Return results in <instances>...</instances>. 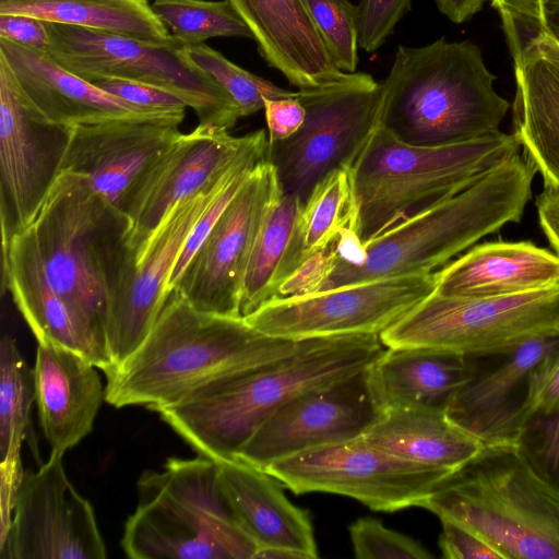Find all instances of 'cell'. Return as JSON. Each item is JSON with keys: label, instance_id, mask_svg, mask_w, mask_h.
Instances as JSON below:
<instances>
[{"label": "cell", "instance_id": "obj_22", "mask_svg": "<svg viewBox=\"0 0 559 559\" xmlns=\"http://www.w3.org/2000/svg\"><path fill=\"white\" fill-rule=\"evenodd\" d=\"M559 349V331L525 341L511 349L487 356L489 366L454 395L449 417L485 444L514 442L522 425L528 380L551 353Z\"/></svg>", "mask_w": 559, "mask_h": 559}, {"label": "cell", "instance_id": "obj_2", "mask_svg": "<svg viewBox=\"0 0 559 559\" xmlns=\"http://www.w3.org/2000/svg\"><path fill=\"white\" fill-rule=\"evenodd\" d=\"M535 168L520 153L460 193L427 207L361 243L347 234L329 247L317 292L355 283L432 274L509 223L532 198Z\"/></svg>", "mask_w": 559, "mask_h": 559}, {"label": "cell", "instance_id": "obj_44", "mask_svg": "<svg viewBox=\"0 0 559 559\" xmlns=\"http://www.w3.org/2000/svg\"><path fill=\"white\" fill-rule=\"evenodd\" d=\"M263 102L269 143L290 138L302 126L306 110L297 95L285 98H264Z\"/></svg>", "mask_w": 559, "mask_h": 559}, {"label": "cell", "instance_id": "obj_3", "mask_svg": "<svg viewBox=\"0 0 559 559\" xmlns=\"http://www.w3.org/2000/svg\"><path fill=\"white\" fill-rule=\"evenodd\" d=\"M299 341L265 335L243 317L199 311L170 292L142 344L106 374L105 401L155 411L225 373L286 355Z\"/></svg>", "mask_w": 559, "mask_h": 559}, {"label": "cell", "instance_id": "obj_8", "mask_svg": "<svg viewBox=\"0 0 559 559\" xmlns=\"http://www.w3.org/2000/svg\"><path fill=\"white\" fill-rule=\"evenodd\" d=\"M138 504L121 547L132 559H254L258 545L235 519L217 462L169 457L138 480Z\"/></svg>", "mask_w": 559, "mask_h": 559}, {"label": "cell", "instance_id": "obj_42", "mask_svg": "<svg viewBox=\"0 0 559 559\" xmlns=\"http://www.w3.org/2000/svg\"><path fill=\"white\" fill-rule=\"evenodd\" d=\"M90 83L127 103L141 107L154 109H186L188 107L178 96L136 81L103 78Z\"/></svg>", "mask_w": 559, "mask_h": 559}, {"label": "cell", "instance_id": "obj_11", "mask_svg": "<svg viewBox=\"0 0 559 559\" xmlns=\"http://www.w3.org/2000/svg\"><path fill=\"white\" fill-rule=\"evenodd\" d=\"M382 93V84L362 72L298 90L306 110L302 126L266 151L282 191L305 202L330 174L352 168L379 124Z\"/></svg>", "mask_w": 559, "mask_h": 559}, {"label": "cell", "instance_id": "obj_13", "mask_svg": "<svg viewBox=\"0 0 559 559\" xmlns=\"http://www.w3.org/2000/svg\"><path fill=\"white\" fill-rule=\"evenodd\" d=\"M432 274L355 283L299 296H276L243 317L259 332L287 340L377 334L435 290Z\"/></svg>", "mask_w": 559, "mask_h": 559}, {"label": "cell", "instance_id": "obj_27", "mask_svg": "<svg viewBox=\"0 0 559 559\" xmlns=\"http://www.w3.org/2000/svg\"><path fill=\"white\" fill-rule=\"evenodd\" d=\"M217 465L225 499L259 550L284 549L301 559L318 558L309 512L286 498L277 479L241 460Z\"/></svg>", "mask_w": 559, "mask_h": 559}, {"label": "cell", "instance_id": "obj_7", "mask_svg": "<svg viewBox=\"0 0 559 559\" xmlns=\"http://www.w3.org/2000/svg\"><path fill=\"white\" fill-rule=\"evenodd\" d=\"M420 507L474 532L502 559H559V491L513 442L485 444Z\"/></svg>", "mask_w": 559, "mask_h": 559}, {"label": "cell", "instance_id": "obj_1", "mask_svg": "<svg viewBox=\"0 0 559 559\" xmlns=\"http://www.w3.org/2000/svg\"><path fill=\"white\" fill-rule=\"evenodd\" d=\"M385 349L377 334L300 340L286 355L217 377L155 412L200 455L217 463L236 460L290 399L367 369Z\"/></svg>", "mask_w": 559, "mask_h": 559}, {"label": "cell", "instance_id": "obj_28", "mask_svg": "<svg viewBox=\"0 0 559 559\" xmlns=\"http://www.w3.org/2000/svg\"><path fill=\"white\" fill-rule=\"evenodd\" d=\"M435 292L455 297L522 294L559 284V255L532 241L473 246L433 273Z\"/></svg>", "mask_w": 559, "mask_h": 559}, {"label": "cell", "instance_id": "obj_12", "mask_svg": "<svg viewBox=\"0 0 559 559\" xmlns=\"http://www.w3.org/2000/svg\"><path fill=\"white\" fill-rule=\"evenodd\" d=\"M264 471L297 495L337 493L384 512L420 507L456 473L403 460L360 437L281 459Z\"/></svg>", "mask_w": 559, "mask_h": 559}, {"label": "cell", "instance_id": "obj_14", "mask_svg": "<svg viewBox=\"0 0 559 559\" xmlns=\"http://www.w3.org/2000/svg\"><path fill=\"white\" fill-rule=\"evenodd\" d=\"M73 127L43 115L0 57L1 240L28 227L60 174Z\"/></svg>", "mask_w": 559, "mask_h": 559}, {"label": "cell", "instance_id": "obj_9", "mask_svg": "<svg viewBox=\"0 0 559 559\" xmlns=\"http://www.w3.org/2000/svg\"><path fill=\"white\" fill-rule=\"evenodd\" d=\"M46 24L47 53L87 82L115 78L165 90L195 111L198 126L214 131H228L242 118L229 94L185 56L183 45L175 37L154 44L99 29Z\"/></svg>", "mask_w": 559, "mask_h": 559}, {"label": "cell", "instance_id": "obj_25", "mask_svg": "<svg viewBox=\"0 0 559 559\" xmlns=\"http://www.w3.org/2000/svg\"><path fill=\"white\" fill-rule=\"evenodd\" d=\"M11 292L14 304L37 343H52L90 360L105 374L114 364L107 349L73 314L50 285L31 227L15 233L9 245L1 294Z\"/></svg>", "mask_w": 559, "mask_h": 559}, {"label": "cell", "instance_id": "obj_10", "mask_svg": "<svg viewBox=\"0 0 559 559\" xmlns=\"http://www.w3.org/2000/svg\"><path fill=\"white\" fill-rule=\"evenodd\" d=\"M559 331V284L495 297L435 290L380 334L386 348L417 347L485 357Z\"/></svg>", "mask_w": 559, "mask_h": 559}, {"label": "cell", "instance_id": "obj_43", "mask_svg": "<svg viewBox=\"0 0 559 559\" xmlns=\"http://www.w3.org/2000/svg\"><path fill=\"white\" fill-rule=\"evenodd\" d=\"M439 547L447 559H502L484 538L450 520H440Z\"/></svg>", "mask_w": 559, "mask_h": 559}, {"label": "cell", "instance_id": "obj_19", "mask_svg": "<svg viewBox=\"0 0 559 559\" xmlns=\"http://www.w3.org/2000/svg\"><path fill=\"white\" fill-rule=\"evenodd\" d=\"M180 135L178 126L153 120L74 126L60 173L82 177L127 214L150 170Z\"/></svg>", "mask_w": 559, "mask_h": 559}, {"label": "cell", "instance_id": "obj_31", "mask_svg": "<svg viewBox=\"0 0 559 559\" xmlns=\"http://www.w3.org/2000/svg\"><path fill=\"white\" fill-rule=\"evenodd\" d=\"M34 403L33 368L23 359L15 340L4 334L0 344L1 537L10 526L14 499L24 475L23 441L27 442L38 467L43 464L32 425Z\"/></svg>", "mask_w": 559, "mask_h": 559}, {"label": "cell", "instance_id": "obj_38", "mask_svg": "<svg viewBox=\"0 0 559 559\" xmlns=\"http://www.w3.org/2000/svg\"><path fill=\"white\" fill-rule=\"evenodd\" d=\"M513 443L530 466L559 491V409L525 419Z\"/></svg>", "mask_w": 559, "mask_h": 559}, {"label": "cell", "instance_id": "obj_48", "mask_svg": "<svg viewBox=\"0 0 559 559\" xmlns=\"http://www.w3.org/2000/svg\"><path fill=\"white\" fill-rule=\"evenodd\" d=\"M438 10L454 23H463L478 13L491 0H435Z\"/></svg>", "mask_w": 559, "mask_h": 559}, {"label": "cell", "instance_id": "obj_23", "mask_svg": "<svg viewBox=\"0 0 559 559\" xmlns=\"http://www.w3.org/2000/svg\"><path fill=\"white\" fill-rule=\"evenodd\" d=\"M511 51L516 84L512 133L544 186L559 188V40L536 31Z\"/></svg>", "mask_w": 559, "mask_h": 559}, {"label": "cell", "instance_id": "obj_50", "mask_svg": "<svg viewBox=\"0 0 559 559\" xmlns=\"http://www.w3.org/2000/svg\"><path fill=\"white\" fill-rule=\"evenodd\" d=\"M545 8L559 7V0H543Z\"/></svg>", "mask_w": 559, "mask_h": 559}, {"label": "cell", "instance_id": "obj_46", "mask_svg": "<svg viewBox=\"0 0 559 559\" xmlns=\"http://www.w3.org/2000/svg\"><path fill=\"white\" fill-rule=\"evenodd\" d=\"M502 20L506 34L518 32L519 25L535 32L545 26V5L543 0H491Z\"/></svg>", "mask_w": 559, "mask_h": 559}, {"label": "cell", "instance_id": "obj_45", "mask_svg": "<svg viewBox=\"0 0 559 559\" xmlns=\"http://www.w3.org/2000/svg\"><path fill=\"white\" fill-rule=\"evenodd\" d=\"M0 38L47 52L49 33L46 21L20 14H0Z\"/></svg>", "mask_w": 559, "mask_h": 559}, {"label": "cell", "instance_id": "obj_32", "mask_svg": "<svg viewBox=\"0 0 559 559\" xmlns=\"http://www.w3.org/2000/svg\"><path fill=\"white\" fill-rule=\"evenodd\" d=\"M0 14L27 15L154 44L174 39L148 0H0Z\"/></svg>", "mask_w": 559, "mask_h": 559}, {"label": "cell", "instance_id": "obj_49", "mask_svg": "<svg viewBox=\"0 0 559 559\" xmlns=\"http://www.w3.org/2000/svg\"><path fill=\"white\" fill-rule=\"evenodd\" d=\"M559 40V7L545 8V26L543 29Z\"/></svg>", "mask_w": 559, "mask_h": 559}, {"label": "cell", "instance_id": "obj_17", "mask_svg": "<svg viewBox=\"0 0 559 559\" xmlns=\"http://www.w3.org/2000/svg\"><path fill=\"white\" fill-rule=\"evenodd\" d=\"M367 369L290 399L258 428L236 460L264 469L281 459L362 436L382 413Z\"/></svg>", "mask_w": 559, "mask_h": 559}, {"label": "cell", "instance_id": "obj_29", "mask_svg": "<svg viewBox=\"0 0 559 559\" xmlns=\"http://www.w3.org/2000/svg\"><path fill=\"white\" fill-rule=\"evenodd\" d=\"M477 368L476 357L401 347L386 348L367 369V374L381 411L399 406L447 409Z\"/></svg>", "mask_w": 559, "mask_h": 559}, {"label": "cell", "instance_id": "obj_24", "mask_svg": "<svg viewBox=\"0 0 559 559\" xmlns=\"http://www.w3.org/2000/svg\"><path fill=\"white\" fill-rule=\"evenodd\" d=\"M264 61L298 90L348 78L333 62L304 0H227Z\"/></svg>", "mask_w": 559, "mask_h": 559}, {"label": "cell", "instance_id": "obj_47", "mask_svg": "<svg viewBox=\"0 0 559 559\" xmlns=\"http://www.w3.org/2000/svg\"><path fill=\"white\" fill-rule=\"evenodd\" d=\"M539 226L554 251L559 255V188L545 187L536 197Z\"/></svg>", "mask_w": 559, "mask_h": 559}, {"label": "cell", "instance_id": "obj_15", "mask_svg": "<svg viewBox=\"0 0 559 559\" xmlns=\"http://www.w3.org/2000/svg\"><path fill=\"white\" fill-rule=\"evenodd\" d=\"M62 459L50 452L38 471L24 472L1 559L106 558L93 507L69 480Z\"/></svg>", "mask_w": 559, "mask_h": 559}, {"label": "cell", "instance_id": "obj_30", "mask_svg": "<svg viewBox=\"0 0 559 559\" xmlns=\"http://www.w3.org/2000/svg\"><path fill=\"white\" fill-rule=\"evenodd\" d=\"M360 438L403 460L454 473L485 445L454 423L445 409L433 407L385 408Z\"/></svg>", "mask_w": 559, "mask_h": 559}, {"label": "cell", "instance_id": "obj_35", "mask_svg": "<svg viewBox=\"0 0 559 559\" xmlns=\"http://www.w3.org/2000/svg\"><path fill=\"white\" fill-rule=\"evenodd\" d=\"M152 8L183 46L215 37L252 39L250 29L227 0H153Z\"/></svg>", "mask_w": 559, "mask_h": 559}, {"label": "cell", "instance_id": "obj_6", "mask_svg": "<svg viewBox=\"0 0 559 559\" xmlns=\"http://www.w3.org/2000/svg\"><path fill=\"white\" fill-rule=\"evenodd\" d=\"M513 133L443 146H416L379 124L352 167L355 216L361 243L465 190L521 152Z\"/></svg>", "mask_w": 559, "mask_h": 559}, {"label": "cell", "instance_id": "obj_41", "mask_svg": "<svg viewBox=\"0 0 559 559\" xmlns=\"http://www.w3.org/2000/svg\"><path fill=\"white\" fill-rule=\"evenodd\" d=\"M557 409H559V349L547 356L532 373L522 407V424L528 417L549 414Z\"/></svg>", "mask_w": 559, "mask_h": 559}, {"label": "cell", "instance_id": "obj_37", "mask_svg": "<svg viewBox=\"0 0 559 559\" xmlns=\"http://www.w3.org/2000/svg\"><path fill=\"white\" fill-rule=\"evenodd\" d=\"M334 64L355 73L358 64L359 11L348 0H304Z\"/></svg>", "mask_w": 559, "mask_h": 559}, {"label": "cell", "instance_id": "obj_4", "mask_svg": "<svg viewBox=\"0 0 559 559\" xmlns=\"http://www.w3.org/2000/svg\"><path fill=\"white\" fill-rule=\"evenodd\" d=\"M479 47L444 37L421 47L400 45L382 84L379 126L416 146L468 142L499 131L510 103Z\"/></svg>", "mask_w": 559, "mask_h": 559}, {"label": "cell", "instance_id": "obj_34", "mask_svg": "<svg viewBox=\"0 0 559 559\" xmlns=\"http://www.w3.org/2000/svg\"><path fill=\"white\" fill-rule=\"evenodd\" d=\"M302 203L298 195L280 189L269 204L245 273L240 299L242 317L276 296L275 277Z\"/></svg>", "mask_w": 559, "mask_h": 559}, {"label": "cell", "instance_id": "obj_16", "mask_svg": "<svg viewBox=\"0 0 559 559\" xmlns=\"http://www.w3.org/2000/svg\"><path fill=\"white\" fill-rule=\"evenodd\" d=\"M281 187L262 159L203 239L171 292L199 311L242 317L240 299L250 253L266 209Z\"/></svg>", "mask_w": 559, "mask_h": 559}, {"label": "cell", "instance_id": "obj_36", "mask_svg": "<svg viewBox=\"0 0 559 559\" xmlns=\"http://www.w3.org/2000/svg\"><path fill=\"white\" fill-rule=\"evenodd\" d=\"M185 56L212 76L238 105L241 117L263 109L264 98H285L297 91L282 88L233 63L219 51L205 45L183 46Z\"/></svg>", "mask_w": 559, "mask_h": 559}, {"label": "cell", "instance_id": "obj_21", "mask_svg": "<svg viewBox=\"0 0 559 559\" xmlns=\"http://www.w3.org/2000/svg\"><path fill=\"white\" fill-rule=\"evenodd\" d=\"M0 57L22 92L50 121L74 127L140 119L179 126L186 109H154L127 103L69 72L47 52L0 38Z\"/></svg>", "mask_w": 559, "mask_h": 559}, {"label": "cell", "instance_id": "obj_18", "mask_svg": "<svg viewBox=\"0 0 559 559\" xmlns=\"http://www.w3.org/2000/svg\"><path fill=\"white\" fill-rule=\"evenodd\" d=\"M224 175L214 185L177 203L134 252L109 306L106 342L114 368L124 361L152 330L169 296L170 278L180 253Z\"/></svg>", "mask_w": 559, "mask_h": 559}, {"label": "cell", "instance_id": "obj_40", "mask_svg": "<svg viewBox=\"0 0 559 559\" xmlns=\"http://www.w3.org/2000/svg\"><path fill=\"white\" fill-rule=\"evenodd\" d=\"M412 0H360L359 47L367 52L379 49L411 8Z\"/></svg>", "mask_w": 559, "mask_h": 559}, {"label": "cell", "instance_id": "obj_26", "mask_svg": "<svg viewBox=\"0 0 559 559\" xmlns=\"http://www.w3.org/2000/svg\"><path fill=\"white\" fill-rule=\"evenodd\" d=\"M97 369L68 348L37 343L33 367L35 403L50 452L64 454L91 432L105 400Z\"/></svg>", "mask_w": 559, "mask_h": 559}, {"label": "cell", "instance_id": "obj_39", "mask_svg": "<svg viewBox=\"0 0 559 559\" xmlns=\"http://www.w3.org/2000/svg\"><path fill=\"white\" fill-rule=\"evenodd\" d=\"M355 557L358 559H430L419 542L385 527L373 518H360L349 526Z\"/></svg>", "mask_w": 559, "mask_h": 559}, {"label": "cell", "instance_id": "obj_33", "mask_svg": "<svg viewBox=\"0 0 559 559\" xmlns=\"http://www.w3.org/2000/svg\"><path fill=\"white\" fill-rule=\"evenodd\" d=\"M354 216L352 168L338 169L319 182L302 203L275 277L276 296L305 262L326 250L342 230L352 228Z\"/></svg>", "mask_w": 559, "mask_h": 559}, {"label": "cell", "instance_id": "obj_5", "mask_svg": "<svg viewBox=\"0 0 559 559\" xmlns=\"http://www.w3.org/2000/svg\"><path fill=\"white\" fill-rule=\"evenodd\" d=\"M28 227L50 285L107 349L110 300L134 255L127 214L82 177L60 173Z\"/></svg>", "mask_w": 559, "mask_h": 559}, {"label": "cell", "instance_id": "obj_20", "mask_svg": "<svg viewBox=\"0 0 559 559\" xmlns=\"http://www.w3.org/2000/svg\"><path fill=\"white\" fill-rule=\"evenodd\" d=\"M248 140L249 133L233 136L201 126L181 133L150 170L128 207V243L133 253L177 203L218 181Z\"/></svg>", "mask_w": 559, "mask_h": 559}]
</instances>
